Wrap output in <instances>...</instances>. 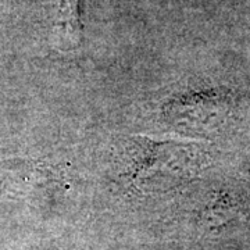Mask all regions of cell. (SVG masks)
Wrapping results in <instances>:
<instances>
[{
	"label": "cell",
	"mask_w": 250,
	"mask_h": 250,
	"mask_svg": "<svg viewBox=\"0 0 250 250\" xmlns=\"http://www.w3.org/2000/svg\"><path fill=\"white\" fill-rule=\"evenodd\" d=\"M117 164L126 185L141 192L172 189L202 167L200 149L175 138L128 135L118 141Z\"/></svg>",
	"instance_id": "1"
},
{
	"label": "cell",
	"mask_w": 250,
	"mask_h": 250,
	"mask_svg": "<svg viewBox=\"0 0 250 250\" xmlns=\"http://www.w3.org/2000/svg\"><path fill=\"white\" fill-rule=\"evenodd\" d=\"M57 36L62 50H74L82 42L80 0H59L56 17Z\"/></svg>",
	"instance_id": "2"
}]
</instances>
